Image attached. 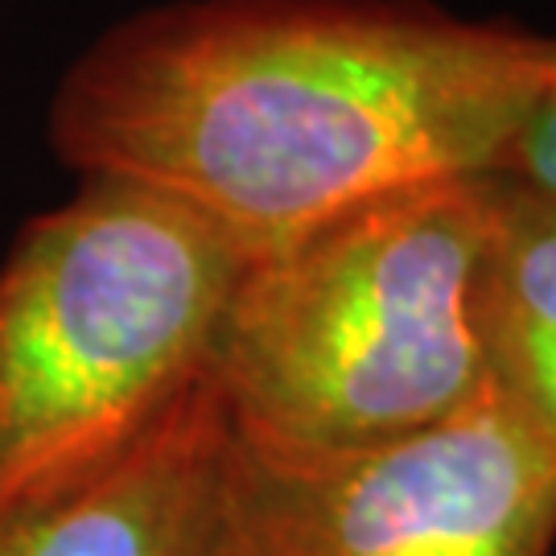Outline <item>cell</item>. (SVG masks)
<instances>
[{
	"instance_id": "8992f818",
	"label": "cell",
	"mask_w": 556,
	"mask_h": 556,
	"mask_svg": "<svg viewBox=\"0 0 556 556\" xmlns=\"http://www.w3.org/2000/svg\"><path fill=\"white\" fill-rule=\"evenodd\" d=\"M498 178L486 260L491 376L556 450V194Z\"/></svg>"
},
{
	"instance_id": "3957f363",
	"label": "cell",
	"mask_w": 556,
	"mask_h": 556,
	"mask_svg": "<svg viewBox=\"0 0 556 556\" xmlns=\"http://www.w3.org/2000/svg\"><path fill=\"white\" fill-rule=\"evenodd\" d=\"M248 248L194 206L87 178L0 268V516L91 475L211 376Z\"/></svg>"
},
{
	"instance_id": "7a4b0ae2",
	"label": "cell",
	"mask_w": 556,
	"mask_h": 556,
	"mask_svg": "<svg viewBox=\"0 0 556 556\" xmlns=\"http://www.w3.org/2000/svg\"><path fill=\"white\" fill-rule=\"evenodd\" d=\"M498 178L413 186L248 264L211 379L239 445L371 450L478 400Z\"/></svg>"
},
{
	"instance_id": "277c9868",
	"label": "cell",
	"mask_w": 556,
	"mask_h": 556,
	"mask_svg": "<svg viewBox=\"0 0 556 556\" xmlns=\"http://www.w3.org/2000/svg\"><path fill=\"white\" fill-rule=\"evenodd\" d=\"M231 532L239 556H553L556 450L498 383L371 450L280 457L236 441Z\"/></svg>"
},
{
	"instance_id": "52a82bcc",
	"label": "cell",
	"mask_w": 556,
	"mask_h": 556,
	"mask_svg": "<svg viewBox=\"0 0 556 556\" xmlns=\"http://www.w3.org/2000/svg\"><path fill=\"white\" fill-rule=\"evenodd\" d=\"M495 174L556 194V38L544 41V79Z\"/></svg>"
},
{
	"instance_id": "5b68a950",
	"label": "cell",
	"mask_w": 556,
	"mask_h": 556,
	"mask_svg": "<svg viewBox=\"0 0 556 556\" xmlns=\"http://www.w3.org/2000/svg\"><path fill=\"white\" fill-rule=\"evenodd\" d=\"M231 445L206 376L112 462L0 516V556H239Z\"/></svg>"
},
{
	"instance_id": "6da1fadb",
	"label": "cell",
	"mask_w": 556,
	"mask_h": 556,
	"mask_svg": "<svg viewBox=\"0 0 556 556\" xmlns=\"http://www.w3.org/2000/svg\"><path fill=\"white\" fill-rule=\"evenodd\" d=\"M544 41L425 0H186L103 34L50 132L87 178L153 186L260 260L376 199L495 174Z\"/></svg>"
}]
</instances>
